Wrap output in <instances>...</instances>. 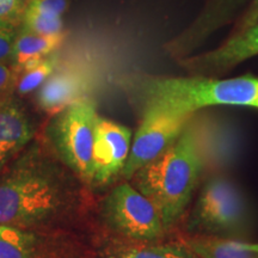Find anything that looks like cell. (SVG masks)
<instances>
[{"label": "cell", "mask_w": 258, "mask_h": 258, "mask_svg": "<svg viewBox=\"0 0 258 258\" xmlns=\"http://www.w3.org/2000/svg\"><path fill=\"white\" fill-rule=\"evenodd\" d=\"M74 191L66 175L31 150L0 173V225L30 228L66 213Z\"/></svg>", "instance_id": "obj_1"}, {"label": "cell", "mask_w": 258, "mask_h": 258, "mask_svg": "<svg viewBox=\"0 0 258 258\" xmlns=\"http://www.w3.org/2000/svg\"><path fill=\"white\" fill-rule=\"evenodd\" d=\"M203 172L195 131L189 121L178 140L134 173V186L156 206L167 231L188 207Z\"/></svg>", "instance_id": "obj_2"}, {"label": "cell", "mask_w": 258, "mask_h": 258, "mask_svg": "<svg viewBox=\"0 0 258 258\" xmlns=\"http://www.w3.org/2000/svg\"><path fill=\"white\" fill-rule=\"evenodd\" d=\"M135 89L140 106L177 115H194L217 105L254 108L258 99V78L251 76L232 79L147 76L138 80Z\"/></svg>", "instance_id": "obj_3"}, {"label": "cell", "mask_w": 258, "mask_h": 258, "mask_svg": "<svg viewBox=\"0 0 258 258\" xmlns=\"http://www.w3.org/2000/svg\"><path fill=\"white\" fill-rule=\"evenodd\" d=\"M249 228V207L232 180L213 177L203 185L188 222L189 234L238 238Z\"/></svg>", "instance_id": "obj_4"}, {"label": "cell", "mask_w": 258, "mask_h": 258, "mask_svg": "<svg viewBox=\"0 0 258 258\" xmlns=\"http://www.w3.org/2000/svg\"><path fill=\"white\" fill-rule=\"evenodd\" d=\"M97 117L93 102L85 98L54 115L48 128L50 143L64 165L88 182H93Z\"/></svg>", "instance_id": "obj_5"}, {"label": "cell", "mask_w": 258, "mask_h": 258, "mask_svg": "<svg viewBox=\"0 0 258 258\" xmlns=\"http://www.w3.org/2000/svg\"><path fill=\"white\" fill-rule=\"evenodd\" d=\"M103 215L111 230L127 240L158 241L167 232L156 206L129 183L111 190Z\"/></svg>", "instance_id": "obj_6"}, {"label": "cell", "mask_w": 258, "mask_h": 258, "mask_svg": "<svg viewBox=\"0 0 258 258\" xmlns=\"http://www.w3.org/2000/svg\"><path fill=\"white\" fill-rule=\"evenodd\" d=\"M141 118L121 175L132 178L139 169L156 159L178 140L194 115H177L140 106Z\"/></svg>", "instance_id": "obj_7"}, {"label": "cell", "mask_w": 258, "mask_h": 258, "mask_svg": "<svg viewBox=\"0 0 258 258\" xmlns=\"http://www.w3.org/2000/svg\"><path fill=\"white\" fill-rule=\"evenodd\" d=\"M132 131L98 115L93 145V182L108 183L120 175L131 152Z\"/></svg>", "instance_id": "obj_8"}, {"label": "cell", "mask_w": 258, "mask_h": 258, "mask_svg": "<svg viewBox=\"0 0 258 258\" xmlns=\"http://www.w3.org/2000/svg\"><path fill=\"white\" fill-rule=\"evenodd\" d=\"M258 54V24L228 40L215 50L192 57L185 62L199 73H218Z\"/></svg>", "instance_id": "obj_9"}, {"label": "cell", "mask_w": 258, "mask_h": 258, "mask_svg": "<svg viewBox=\"0 0 258 258\" xmlns=\"http://www.w3.org/2000/svg\"><path fill=\"white\" fill-rule=\"evenodd\" d=\"M90 84L76 71L54 72L38 89L36 102L43 111L56 115L73 103L88 98Z\"/></svg>", "instance_id": "obj_10"}, {"label": "cell", "mask_w": 258, "mask_h": 258, "mask_svg": "<svg viewBox=\"0 0 258 258\" xmlns=\"http://www.w3.org/2000/svg\"><path fill=\"white\" fill-rule=\"evenodd\" d=\"M32 135L34 129L22 106L9 97L0 99V171Z\"/></svg>", "instance_id": "obj_11"}, {"label": "cell", "mask_w": 258, "mask_h": 258, "mask_svg": "<svg viewBox=\"0 0 258 258\" xmlns=\"http://www.w3.org/2000/svg\"><path fill=\"white\" fill-rule=\"evenodd\" d=\"M175 240L200 258H258V253L245 249L243 241L232 238L185 233Z\"/></svg>", "instance_id": "obj_12"}, {"label": "cell", "mask_w": 258, "mask_h": 258, "mask_svg": "<svg viewBox=\"0 0 258 258\" xmlns=\"http://www.w3.org/2000/svg\"><path fill=\"white\" fill-rule=\"evenodd\" d=\"M109 258H200L177 240L171 243L133 241L116 243L109 249Z\"/></svg>", "instance_id": "obj_13"}, {"label": "cell", "mask_w": 258, "mask_h": 258, "mask_svg": "<svg viewBox=\"0 0 258 258\" xmlns=\"http://www.w3.org/2000/svg\"><path fill=\"white\" fill-rule=\"evenodd\" d=\"M62 40L63 34L56 36H44L21 25L11 57L16 71L21 70L32 61L47 57L60 46Z\"/></svg>", "instance_id": "obj_14"}, {"label": "cell", "mask_w": 258, "mask_h": 258, "mask_svg": "<svg viewBox=\"0 0 258 258\" xmlns=\"http://www.w3.org/2000/svg\"><path fill=\"white\" fill-rule=\"evenodd\" d=\"M36 238L23 228L0 225V258H34Z\"/></svg>", "instance_id": "obj_15"}, {"label": "cell", "mask_w": 258, "mask_h": 258, "mask_svg": "<svg viewBox=\"0 0 258 258\" xmlns=\"http://www.w3.org/2000/svg\"><path fill=\"white\" fill-rule=\"evenodd\" d=\"M55 60L51 57L32 61L17 71L16 89L19 95H28L38 90L55 71Z\"/></svg>", "instance_id": "obj_16"}, {"label": "cell", "mask_w": 258, "mask_h": 258, "mask_svg": "<svg viewBox=\"0 0 258 258\" xmlns=\"http://www.w3.org/2000/svg\"><path fill=\"white\" fill-rule=\"evenodd\" d=\"M67 4H69V0H28L24 14L62 19Z\"/></svg>", "instance_id": "obj_17"}, {"label": "cell", "mask_w": 258, "mask_h": 258, "mask_svg": "<svg viewBox=\"0 0 258 258\" xmlns=\"http://www.w3.org/2000/svg\"><path fill=\"white\" fill-rule=\"evenodd\" d=\"M19 24L9 21H0V63L12 57Z\"/></svg>", "instance_id": "obj_18"}, {"label": "cell", "mask_w": 258, "mask_h": 258, "mask_svg": "<svg viewBox=\"0 0 258 258\" xmlns=\"http://www.w3.org/2000/svg\"><path fill=\"white\" fill-rule=\"evenodd\" d=\"M28 0H0V21L22 23Z\"/></svg>", "instance_id": "obj_19"}, {"label": "cell", "mask_w": 258, "mask_h": 258, "mask_svg": "<svg viewBox=\"0 0 258 258\" xmlns=\"http://www.w3.org/2000/svg\"><path fill=\"white\" fill-rule=\"evenodd\" d=\"M16 79H17V71L15 67L0 63V99L8 97L10 90L16 85Z\"/></svg>", "instance_id": "obj_20"}, {"label": "cell", "mask_w": 258, "mask_h": 258, "mask_svg": "<svg viewBox=\"0 0 258 258\" xmlns=\"http://www.w3.org/2000/svg\"><path fill=\"white\" fill-rule=\"evenodd\" d=\"M243 245H244L245 249L253 251V252L258 253V244H251V243H245V241H243Z\"/></svg>", "instance_id": "obj_21"}]
</instances>
